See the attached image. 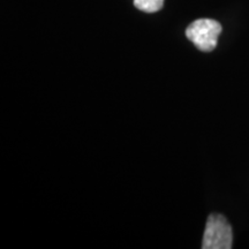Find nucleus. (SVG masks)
Instances as JSON below:
<instances>
[{
	"label": "nucleus",
	"mask_w": 249,
	"mask_h": 249,
	"mask_svg": "<svg viewBox=\"0 0 249 249\" xmlns=\"http://www.w3.org/2000/svg\"><path fill=\"white\" fill-rule=\"evenodd\" d=\"M233 244L232 227L223 214L213 213L208 217L202 241L203 249H230Z\"/></svg>",
	"instance_id": "1"
},
{
	"label": "nucleus",
	"mask_w": 249,
	"mask_h": 249,
	"mask_svg": "<svg viewBox=\"0 0 249 249\" xmlns=\"http://www.w3.org/2000/svg\"><path fill=\"white\" fill-rule=\"evenodd\" d=\"M220 33V23L211 18H198L186 29L187 38L203 52H211L216 49Z\"/></svg>",
	"instance_id": "2"
},
{
	"label": "nucleus",
	"mask_w": 249,
	"mask_h": 249,
	"mask_svg": "<svg viewBox=\"0 0 249 249\" xmlns=\"http://www.w3.org/2000/svg\"><path fill=\"white\" fill-rule=\"evenodd\" d=\"M164 0H134V6L145 13H156L163 8Z\"/></svg>",
	"instance_id": "3"
}]
</instances>
